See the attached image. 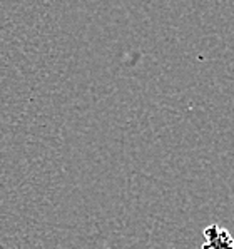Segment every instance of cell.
Wrapping results in <instances>:
<instances>
[{
    "instance_id": "6da1fadb",
    "label": "cell",
    "mask_w": 234,
    "mask_h": 249,
    "mask_svg": "<svg viewBox=\"0 0 234 249\" xmlns=\"http://www.w3.org/2000/svg\"><path fill=\"white\" fill-rule=\"evenodd\" d=\"M204 244L202 249H234L233 237L226 229L211 224L204 229Z\"/></svg>"
}]
</instances>
